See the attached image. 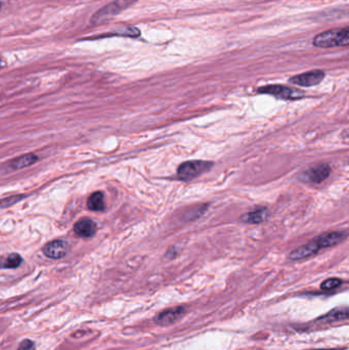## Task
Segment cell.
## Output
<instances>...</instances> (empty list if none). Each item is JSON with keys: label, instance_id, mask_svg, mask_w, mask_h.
<instances>
[{"label": "cell", "instance_id": "17", "mask_svg": "<svg viewBox=\"0 0 349 350\" xmlns=\"http://www.w3.org/2000/svg\"><path fill=\"white\" fill-rule=\"evenodd\" d=\"M341 284H342V281L340 279H335V278L329 279L322 284L321 288L326 291H330V290H334V289L338 288Z\"/></svg>", "mask_w": 349, "mask_h": 350}, {"label": "cell", "instance_id": "20", "mask_svg": "<svg viewBox=\"0 0 349 350\" xmlns=\"http://www.w3.org/2000/svg\"><path fill=\"white\" fill-rule=\"evenodd\" d=\"M5 67V62L3 61V59L0 57V69H2Z\"/></svg>", "mask_w": 349, "mask_h": 350}, {"label": "cell", "instance_id": "14", "mask_svg": "<svg viewBox=\"0 0 349 350\" xmlns=\"http://www.w3.org/2000/svg\"><path fill=\"white\" fill-rule=\"evenodd\" d=\"M268 214V211L267 208H259L254 210L252 212H249V213L245 214L244 216L242 217V220L245 222H249V224H255V225H259L261 222H263L264 220L267 219Z\"/></svg>", "mask_w": 349, "mask_h": 350}, {"label": "cell", "instance_id": "16", "mask_svg": "<svg viewBox=\"0 0 349 350\" xmlns=\"http://www.w3.org/2000/svg\"><path fill=\"white\" fill-rule=\"evenodd\" d=\"M87 207L91 211H103L105 208L104 198L102 192H95L91 194L87 200Z\"/></svg>", "mask_w": 349, "mask_h": 350}, {"label": "cell", "instance_id": "12", "mask_svg": "<svg viewBox=\"0 0 349 350\" xmlns=\"http://www.w3.org/2000/svg\"><path fill=\"white\" fill-rule=\"evenodd\" d=\"M38 160L39 158L37 155L33 153H29L23 156H20L18 158H15L14 160L9 162L8 166L12 170H20V169H23L37 163Z\"/></svg>", "mask_w": 349, "mask_h": 350}, {"label": "cell", "instance_id": "6", "mask_svg": "<svg viewBox=\"0 0 349 350\" xmlns=\"http://www.w3.org/2000/svg\"><path fill=\"white\" fill-rule=\"evenodd\" d=\"M69 244L62 240H55L47 243L42 248V252L47 258L50 259H62L69 253Z\"/></svg>", "mask_w": 349, "mask_h": 350}, {"label": "cell", "instance_id": "21", "mask_svg": "<svg viewBox=\"0 0 349 350\" xmlns=\"http://www.w3.org/2000/svg\"><path fill=\"white\" fill-rule=\"evenodd\" d=\"M315 350H341V349H315Z\"/></svg>", "mask_w": 349, "mask_h": 350}, {"label": "cell", "instance_id": "8", "mask_svg": "<svg viewBox=\"0 0 349 350\" xmlns=\"http://www.w3.org/2000/svg\"><path fill=\"white\" fill-rule=\"evenodd\" d=\"M185 309L183 306H176L173 309H166L163 312H160L155 319V322L157 325L166 327L169 325L174 324L177 320L181 319V317L185 314Z\"/></svg>", "mask_w": 349, "mask_h": 350}, {"label": "cell", "instance_id": "1", "mask_svg": "<svg viewBox=\"0 0 349 350\" xmlns=\"http://www.w3.org/2000/svg\"><path fill=\"white\" fill-rule=\"evenodd\" d=\"M349 44V29H333L323 32L313 39V45L319 48H332Z\"/></svg>", "mask_w": 349, "mask_h": 350}, {"label": "cell", "instance_id": "3", "mask_svg": "<svg viewBox=\"0 0 349 350\" xmlns=\"http://www.w3.org/2000/svg\"><path fill=\"white\" fill-rule=\"evenodd\" d=\"M136 1L137 0H116V1H113L112 3L105 5L104 7L100 9L98 13H95L92 19L90 20V22L94 25L100 24L107 19L118 15L119 13L122 12V10L126 9L127 7L130 6Z\"/></svg>", "mask_w": 349, "mask_h": 350}, {"label": "cell", "instance_id": "13", "mask_svg": "<svg viewBox=\"0 0 349 350\" xmlns=\"http://www.w3.org/2000/svg\"><path fill=\"white\" fill-rule=\"evenodd\" d=\"M348 307L347 306H341V307H336V309H332L330 312H328L326 315L317 319V322H323V323H334L338 321H342L348 319Z\"/></svg>", "mask_w": 349, "mask_h": 350}, {"label": "cell", "instance_id": "18", "mask_svg": "<svg viewBox=\"0 0 349 350\" xmlns=\"http://www.w3.org/2000/svg\"><path fill=\"white\" fill-rule=\"evenodd\" d=\"M22 198H24V197L23 196H13V197L0 200V208H6L10 205H14L15 203L21 201L20 199H22Z\"/></svg>", "mask_w": 349, "mask_h": 350}, {"label": "cell", "instance_id": "22", "mask_svg": "<svg viewBox=\"0 0 349 350\" xmlns=\"http://www.w3.org/2000/svg\"><path fill=\"white\" fill-rule=\"evenodd\" d=\"M1 6H2V3H1V2H0V9H1Z\"/></svg>", "mask_w": 349, "mask_h": 350}, {"label": "cell", "instance_id": "15", "mask_svg": "<svg viewBox=\"0 0 349 350\" xmlns=\"http://www.w3.org/2000/svg\"><path fill=\"white\" fill-rule=\"evenodd\" d=\"M23 263V258L18 253H12L6 257H0V268H18Z\"/></svg>", "mask_w": 349, "mask_h": 350}, {"label": "cell", "instance_id": "11", "mask_svg": "<svg viewBox=\"0 0 349 350\" xmlns=\"http://www.w3.org/2000/svg\"><path fill=\"white\" fill-rule=\"evenodd\" d=\"M319 251H320V249L317 248L316 244L312 240L311 242L305 244V245H303V246L299 247L298 249H296L295 251H293L289 255V258L292 259V260H300V259L310 257V256L314 255V254H316Z\"/></svg>", "mask_w": 349, "mask_h": 350}, {"label": "cell", "instance_id": "19", "mask_svg": "<svg viewBox=\"0 0 349 350\" xmlns=\"http://www.w3.org/2000/svg\"><path fill=\"white\" fill-rule=\"evenodd\" d=\"M36 346L35 343L30 340V339H25L22 342L20 343L18 350H35Z\"/></svg>", "mask_w": 349, "mask_h": 350}, {"label": "cell", "instance_id": "7", "mask_svg": "<svg viewBox=\"0 0 349 350\" xmlns=\"http://www.w3.org/2000/svg\"><path fill=\"white\" fill-rule=\"evenodd\" d=\"M346 237H347V235L345 232L332 231V232L323 233V235L313 239V241L316 244L317 248L321 250V249L329 248V247L338 245V244L343 242L346 239Z\"/></svg>", "mask_w": 349, "mask_h": 350}, {"label": "cell", "instance_id": "10", "mask_svg": "<svg viewBox=\"0 0 349 350\" xmlns=\"http://www.w3.org/2000/svg\"><path fill=\"white\" fill-rule=\"evenodd\" d=\"M74 231L80 238L89 239L97 232V225L90 218H82L74 226Z\"/></svg>", "mask_w": 349, "mask_h": 350}, {"label": "cell", "instance_id": "4", "mask_svg": "<svg viewBox=\"0 0 349 350\" xmlns=\"http://www.w3.org/2000/svg\"><path fill=\"white\" fill-rule=\"evenodd\" d=\"M258 92L264 93V94H270V95H273V97H277L279 99L289 100V101L299 100L304 97L303 91L295 89V88H291L288 86H284V85H267V86L260 87L258 89Z\"/></svg>", "mask_w": 349, "mask_h": 350}, {"label": "cell", "instance_id": "9", "mask_svg": "<svg viewBox=\"0 0 349 350\" xmlns=\"http://www.w3.org/2000/svg\"><path fill=\"white\" fill-rule=\"evenodd\" d=\"M331 174V168L328 164H319L306 171L304 176L308 182L313 184H321Z\"/></svg>", "mask_w": 349, "mask_h": 350}, {"label": "cell", "instance_id": "2", "mask_svg": "<svg viewBox=\"0 0 349 350\" xmlns=\"http://www.w3.org/2000/svg\"><path fill=\"white\" fill-rule=\"evenodd\" d=\"M212 166L213 163L210 161H187L178 167L177 177L181 180H184V182H189V180L209 171Z\"/></svg>", "mask_w": 349, "mask_h": 350}, {"label": "cell", "instance_id": "5", "mask_svg": "<svg viewBox=\"0 0 349 350\" xmlns=\"http://www.w3.org/2000/svg\"><path fill=\"white\" fill-rule=\"evenodd\" d=\"M325 78V72L322 70H313L306 72L300 75L294 76L290 79V82L296 85H300L304 87H310L320 84Z\"/></svg>", "mask_w": 349, "mask_h": 350}]
</instances>
